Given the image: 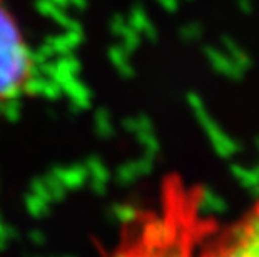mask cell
I'll return each mask as SVG.
<instances>
[{
    "label": "cell",
    "instance_id": "1",
    "mask_svg": "<svg viewBox=\"0 0 259 257\" xmlns=\"http://www.w3.org/2000/svg\"><path fill=\"white\" fill-rule=\"evenodd\" d=\"M37 64L19 19L0 0V109L22 100L34 89Z\"/></svg>",
    "mask_w": 259,
    "mask_h": 257
},
{
    "label": "cell",
    "instance_id": "2",
    "mask_svg": "<svg viewBox=\"0 0 259 257\" xmlns=\"http://www.w3.org/2000/svg\"><path fill=\"white\" fill-rule=\"evenodd\" d=\"M202 257H259V202L226 229Z\"/></svg>",
    "mask_w": 259,
    "mask_h": 257
}]
</instances>
